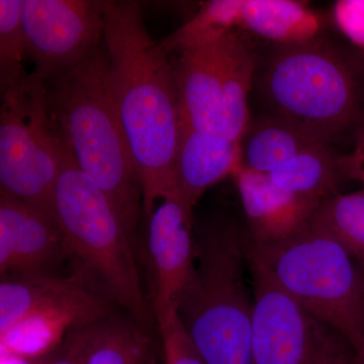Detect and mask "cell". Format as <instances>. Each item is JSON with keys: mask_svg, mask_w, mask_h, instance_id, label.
Wrapping results in <instances>:
<instances>
[{"mask_svg": "<svg viewBox=\"0 0 364 364\" xmlns=\"http://www.w3.org/2000/svg\"><path fill=\"white\" fill-rule=\"evenodd\" d=\"M112 93L143 188L147 222L158 200L176 191L181 134L169 54L151 37L136 1L102 0Z\"/></svg>", "mask_w": 364, "mask_h": 364, "instance_id": "6da1fadb", "label": "cell"}, {"mask_svg": "<svg viewBox=\"0 0 364 364\" xmlns=\"http://www.w3.org/2000/svg\"><path fill=\"white\" fill-rule=\"evenodd\" d=\"M45 85L50 114L74 160L107 196L136 245L142 183L117 114L105 43Z\"/></svg>", "mask_w": 364, "mask_h": 364, "instance_id": "7a4b0ae2", "label": "cell"}, {"mask_svg": "<svg viewBox=\"0 0 364 364\" xmlns=\"http://www.w3.org/2000/svg\"><path fill=\"white\" fill-rule=\"evenodd\" d=\"M195 236L196 269L179 298L177 317L205 364H253V296L245 274L250 235L219 219Z\"/></svg>", "mask_w": 364, "mask_h": 364, "instance_id": "3957f363", "label": "cell"}, {"mask_svg": "<svg viewBox=\"0 0 364 364\" xmlns=\"http://www.w3.org/2000/svg\"><path fill=\"white\" fill-rule=\"evenodd\" d=\"M53 208L65 237L71 272L132 317L156 324L141 279L136 245L107 196L79 168L68 144Z\"/></svg>", "mask_w": 364, "mask_h": 364, "instance_id": "277c9868", "label": "cell"}, {"mask_svg": "<svg viewBox=\"0 0 364 364\" xmlns=\"http://www.w3.org/2000/svg\"><path fill=\"white\" fill-rule=\"evenodd\" d=\"M274 117L328 144L364 126V62L323 41L282 45L261 77Z\"/></svg>", "mask_w": 364, "mask_h": 364, "instance_id": "5b68a950", "label": "cell"}, {"mask_svg": "<svg viewBox=\"0 0 364 364\" xmlns=\"http://www.w3.org/2000/svg\"><path fill=\"white\" fill-rule=\"evenodd\" d=\"M250 260L311 317L331 326L355 350L364 341L358 267L343 246L306 222L282 240L255 245Z\"/></svg>", "mask_w": 364, "mask_h": 364, "instance_id": "8992f818", "label": "cell"}, {"mask_svg": "<svg viewBox=\"0 0 364 364\" xmlns=\"http://www.w3.org/2000/svg\"><path fill=\"white\" fill-rule=\"evenodd\" d=\"M1 98L0 193L55 218V186L67 142L48 109L45 82L28 73Z\"/></svg>", "mask_w": 364, "mask_h": 364, "instance_id": "52a82bcc", "label": "cell"}, {"mask_svg": "<svg viewBox=\"0 0 364 364\" xmlns=\"http://www.w3.org/2000/svg\"><path fill=\"white\" fill-rule=\"evenodd\" d=\"M26 60L44 82L82 63L105 43L102 1L23 0Z\"/></svg>", "mask_w": 364, "mask_h": 364, "instance_id": "ba28073f", "label": "cell"}, {"mask_svg": "<svg viewBox=\"0 0 364 364\" xmlns=\"http://www.w3.org/2000/svg\"><path fill=\"white\" fill-rule=\"evenodd\" d=\"M193 210L174 193L162 198L146 222L148 301L156 326L176 313L179 298L195 272Z\"/></svg>", "mask_w": 364, "mask_h": 364, "instance_id": "9c48e42d", "label": "cell"}, {"mask_svg": "<svg viewBox=\"0 0 364 364\" xmlns=\"http://www.w3.org/2000/svg\"><path fill=\"white\" fill-rule=\"evenodd\" d=\"M253 364H324L330 340L315 318L250 260Z\"/></svg>", "mask_w": 364, "mask_h": 364, "instance_id": "30bf717a", "label": "cell"}, {"mask_svg": "<svg viewBox=\"0 0 364 364\" xmlns=\"http://www.w3.org/2000/svg\"><path fill=\"white\" fill-rule=\"evenodd\" d=\"M70 262L55 218L0 193V275H61Z\"/></svg>", "mask_w": 364, "mask_h": 364, "instance_id": "8fae6325", "label": "cell"}, {"mask_svg": "<svg viewBox=\"0 0 364 364\" xmlns=\"http://www.w3.org/2000/svg\"><path fill=\"white\" fill-rule=\"evenodd\" d=\"M232 32L178 52L172 62L181 124L217 135Z\"/></svg>", "mask_w": 364, "mask_h": 364, "instance_id": "7c38bea8", "label": "cell"}, {"mask_svg": "<svg viewBox=\"0 0 364 364\" xmlns=\"http://www.w3.org/2000/svg\"><path fill=\"white\" fill-rule=\"evenodd\" d=\"M255 245L282 240L298 231L322 200L294 195L275 186L265 174L239 167L233 174Z\"/></svg>", "mask_w": 364, "mask_h": 364, "instance_id": "4fadbf2b", "label": "cell"}, {"mask_svg": "<svg viewBox=\"0 0 364 364\" xmlns=\"http://www.w3.org/2000/svg\"><path fill=\"white\" fill-rule=\"evenodd\" d=\"M242 165L241 143L181 124L176 158V195L191 207L210 186Z\"/></svg>", "mask_w": 364, "mask_h": 364, "instance_id": "5bb4252c", "label": "cell"}, {"mask_svg": "<svg viewBox=\"0 0 364 364\" xmlns=\"http://www.w3.org/2000/svg\"><path fill=\"white\" fill-rule=\"evenodd\" d=\"M100 298L105 296L87 286L75 273L2 277L0 334L33 313L79 305Z\"/></svg>", "mask_w": 364, "mask_h": 364, "instance_id": "9a60e30c", "label": "cell"}, {"mask_svg": "<svg viewBox=\"0 0 364 364\" xmlns=\"http://www.w3.org/2000/svg\"><path fill=\"white\" fill-rule=\"evenodd\" d=\"M161 358L156 324L114 313L95 325L85 364H160Z\"/></svg>", "mask_w": 364, "mask_h": 364, "instance_id": "2e32d148", "label": "cell"}, {"mask_svg": "<svg viewBox=\"0 0 364 364\" xmlns=\"http://www.w3.org/2000/svg\"><path fill=\"white\" fill-rule=\"evenodd\" d=\"M240 26L280 45L317 37L321 21L308 6L291 0H242Z\"/></svg>", "mask_w": 364, "mask_h": 364, "instance_id": "e0dca14e", "label": "cell"}, {"mask_svg": "<svg viewBox=\"0 0 364 364\" xmlns=\"http://www.w3.org/2000/svg\"><path fill=\"white\" fill-rule=\"evenodd\" d=\"M255 64L253 52L238 33H230L217 135L232 142L241 143L248 130V92Z\"/></svg>", "mask_w": 364, "mask_h": 364, "instance_id": "ac0fdd59", "label": "cell"}, {"mask_svg": "<svg viewBox=\"0 0 364 364\" xmlns=\"http://www.w3.org/2000/svg\"><path fill=\"white\" fill-rule=\"evenodd\" d=\"M245 136L242 147V166L265 176L301 151L322 143L274 116L261 119L246 132Z\"/></svg>", "mask_w": 364, "mask_h": 364, "instance_id": "d6986e66", "label": "cell"}, {"mask_svg": "<svg viewBox=\"0 0 364 364\" xmlns=\"http://www.w3.org/2000/svg\"><path fill=\"white\" fill-rule=\"evenodd\" d=\"M327 145L306 148L267 176L275 186L294 195L320 200L329 198L343 173L340 157Z\"/></svg>", "mask_w": 364, "mask_h": 364, "instance_id": "ffe728a7", "label": "cell"}, {"mask_svg": "<svg viewBox=\"0 0 364 364\" xmlns=\"http://www.w3.org/2000/svg\"><path fill=\"white\" fill-rule=\"evenodd\" d=\"M310 221L338 241L352 258L364 259V188L325 198Z\"/></svg>", "mask_w": 364, "mask_h": 364, "instance_id": "44dd1931", "label": "cell"}, {"mask_svg": "<svg viewBox=\"0 0 364 364\" xmlns=\"http://www.w3.org/2000/svg\"><path fill=\"white\" fill-rule=\"evenodd\" d=\"M242 0H215L203 6L195 18L161 43L168 54L205 44L240 26Z\"/></svg>", "mask_w": 364, "mask_h": 364, "instance_id": "7402d4cb", "label": "cell"}, {"mask_svg": "<svg viewBox=\"0 0 364 364\" xmlns=\"http://www.w3.org/2000/svg\"><path fill=\"white\" fill-rule=\"evenodd\" d=\"M23 0H0V91L4 95L28 76Z\"/></svg>", "mask_w": 364, "mask_h": 364, "instance_id": "603a6c76", "label": "cell"}, {"mask_svg": "<svg viewBox=\"0 0 364 364\" xmlns=\"http://www.w3.org/2000/svg\"><path fill=\"white\" fill-rule=\"evenodd\" d=\"M157 328L162 338L164 364H205L184 331L177 313Z\"/></svg>", "mask_w": 364, "mask_h": 364, "instance_id": "cb8c5ba5", "label": "cell"}, {"mask_svg": "<svg viewBox=\"0 0 364 364\" xmlns=\"http://www.w3.org/2000/svg\"><path fill=\"white\" fill-rule=\"evenodd\" d=\"M97 323L71 330L58 347L48 354L46 364H85Z\"/></svg>", "mask_w": 364, "mask_h": 364, "instance_id": "d4e9b609", "label": "cell"}, {"mask_svg": "<svg viewBox=\"0 0 364 364\" xmlns=\"http://www.w3.org/2000/svg\"><path fill=\"white\" fill-rule=\"evenodd\" d=\"M340 165L344 176L364 184V126L358 131L353 152L347 156L340 157Z\"/></svg>", "mask_w": 364, "mask_h": 364, "instance_id": "484cf974", "label": "cell"}, {"mask_svg": "<svg viewBox=\"0 0 364 364\" xmlns=\"http://www.w3.org/2000/svg\"><path fill=\"white\" fill-rule=\"evenodd\" d=\"M324 364H352L344 351L333 340L328 345Z\"/></svg>", "mask_w": 364, "mask_h": 364, "instance_id": "4316f807", "label": "cell"}, {"mask_svg": "<svg viewBox=\"0 0 364 364\" xmlns=\"http://www.w3.org/2000/svg\"><path fill=\"white\" fill-rule=\"evenodd\" d=\"M358 272L359 277V282H360L361 303H363L364 316V259L358 261Z\"/></svg>", "mask_w": 364, "mask_h": 364, "instance_id": "83f0119b", "label": "cell"}, {"mask_svg": "<svg viewBox=\"0 0 364 364\" xmlns=\"http://www.w3.org/2000/svg\"><path fill=\"white\" fill-rule=\"evenodd\" d=\"M355 364H364V341L355 349Z\"/></svg>", "mask_w": 364, "mask_h": 364, "instance_id": "f1b7e54d", "label": "cell"}, {"mask_svg": "<svg viewBox=\"0 0 364 364\" xmlns=\"http://www.w3.org/2000/svg\"><path fill=\"white\" fill-rule=\"evenodd\" d=\"M47 358L48 355H46L45 358H42L39 359V363L38 364H46L47 363Z\"/></svg>", "mask_w": 364, "mask_h": 364, "instance_id": "f546056e", "label": "cell"}]
</instances>
